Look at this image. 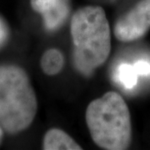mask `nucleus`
Listing matches in <instances>:
<instances>
[{"instance_id":"6","label":"nucleus","mask_w":150,"mask_h":150,"mask_svg":"<svg viewBox=\"0 0 150 150\" xmlns=\"http://www.w3.org/2000/svg\"><path fill=\"white\" fill-rule=\"evenodd\" d=\"M43 149L45 150H81L82 148L64 131L51 129L44 135Z\"/></svg>"},{"instance_id":"10","label":"nucleus","mask_w":150,"mask_h":150,"mask_svg":"<svg viewBox=\"0 0 150 150\" xmlns=\"http://www.w3.org/2000/svg\"><path fill=\"white\" fill-rule=\"evenodd\" d=\"M8 36V30L6 23L0 18V47L4 45Z\"/></svg>"},{"instance_id":"3","label":"nucleus","mask_w":150,"mask_h":150,"mask_svg":"<svg viewBox=\"0 0 150 150\" xmlns=\"http://www.w3.org/2000/svg\"><path fill=\"white\" fill-rule=\"evenodd\" d=\"M38 110L37 97L25 71L14 65L0 67V126L17 134L30 126Z\"/></svg>"},{"instance_id":"7","label":"nucleus","mask_w":150,"mask_h":150,"mask_svg":"<svg viewBox=\"0 0 150 150\" xmlns=\"http://www.w3.org/2000/svg\"><path fill=\"white\" fill-rule=\"evenodd\" d=\"M40 65L43 73L54 76L59 74L64 65V58L62 53L56 48H50L43 54Z\"/></svg>"},{"instance_id":"9","label":"nucleus","mask_w":150,"mask_h":150,"mask_svg":"<svg viewBox=\"0 0 150 150\" xmlns=\"http://www.w3.org/2000/svg\"><path fill=\"white\" fill-rule=\"evenodd\" d=\"M134 68L136 73L142 76L150 75V63L146 60H139L134 64Z\"/></svg>"},{"instance_id":"4","label":"nucleus","mask_w":150,"mask_h":150,"mask_svg":"<svg viewBox=\"0 0 150 150\" xmlns=\"http://www.w3.org/2000/svg\"><path fill=\"white\" fill-rule=\"evenodd\" d=\"M150 29V0H141L116 22L113 33L121 42L139 39Z\"/></svg>"},{"instance_id":"5","label":"nucleus","mask_w":150,"mask_h":150,"mask_svg":"<svg viewBox=\"0 0 150 150\" xmlns=\"http://www.w3.org/2000/svg\"><path fill=\"white\" fill-rule=\"evenodd\" d=\"M33 10L42 14L45 27L49 30L59 28L69 14V0H30Z\"/></svg>"},{"instance_id":"11","label":"nucleus","mask_w":150,"mask_h":150,"mask_svg":"<svg viewBox=\"0 0 150 150\" xmlns=\"http://www.w3.org/2000/svg\"><path fill=\"white\" fill-rule=\"evenodd\" d=\"M3 128L0 126V142L2 140V138H3V135H4V130H3Z\"/></svg>"},{"instance_id":"2","label":"nucleus","mask_w":150,"mask_h":150,"mask_svg":"<svg viewBox=\"0 0 150 150\" xmlns=\"http://www.w3.org/2000/svg\"><path fill=\"white\" fill-rule=\"evenodd\" d=\"M85 119L90 136L103 149H127L132 140L129 107L116 92H108L87 107Z\"/></svg>"},{"instance_id":"8","label":"nucleus","mask_w":150,"mask_h":150,"mask_svg":"<svg viewBox=\"0 0 150 150\" xmlns=\"http://www.w3.org/2000/svg\"><path fill=\"white\" fill-rule=\"evenodd\" d=\"M138 76L134 69V65L129 64H121L118 65L115 72L116 81L127 89H131L138 83Z\"/></svg>"},{"instance_id":"1","label":"nucleus","mask_w":150,"mask_h":150,"mask_svg":"<svg viewBox=\"0 0 150 150\" xmlns=\"http://www.w3.org/2000/svg\"><path fill=\"white\" fill-rule=\"evenodd\" d=\"M70 33L75 67L82 74H90L106 62L111 51V30L103 8L86 6L76 11Z\"/></svg>"}]
</instances>
